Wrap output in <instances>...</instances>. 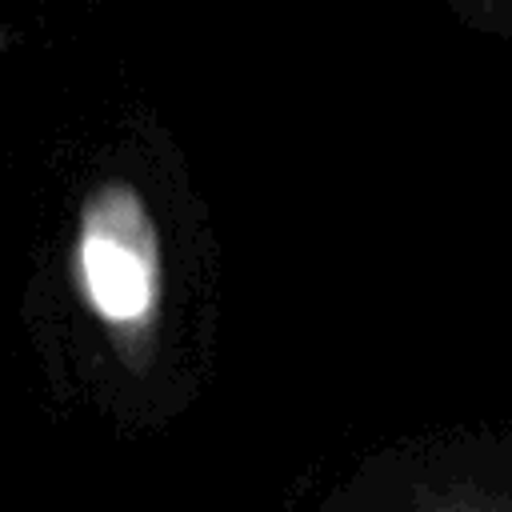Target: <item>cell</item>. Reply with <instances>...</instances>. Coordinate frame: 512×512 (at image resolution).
Wrapping results in <instances>:
<instances>
[{
    "label": "cell",
    "instance_id": "obj_1",
    "mask_svg": "<svg viewBox=\"0 0 512 512\" xmlns=\"http://www.w3.org/2000/svg\"><path fill=\"white\" fill-rule=\"evenodd\" d=\"M212 228L176 180L136 168L100 172L72 220L68 276L112 356L144 376L188 292L208 288Z\"/></svg>",
    "mask_w": 512,
    "mask_h": 512
},
{
    "label": "cell",
    "instance_id": "obj_2",
    "mask_svg": "<svg viewBox=\"0 0 512 512\" xmlns=\"http://www.w3.org/2000/svg\"><path fill=\"white\" fill-rule=\"evenodd\" d=\"M436 4L476 36L512 40V0H436Z\"/></svg>",
    "mask_w": 512,
    "mask_h": 512
}]
</instances>
